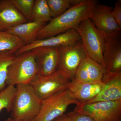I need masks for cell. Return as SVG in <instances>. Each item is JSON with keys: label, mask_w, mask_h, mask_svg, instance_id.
<instances>
[{"label": "cell", "mask_w": 121, "mask_h": 121, "mask_svg": "<svg viewBox=\"0 0 121 121\" xmlns=\"http://www.w3.org/2000/svg\"><path fill=\"white\" fill-rule=\"evenodd\" d=\"M98 4L96 0H83L62 15L52 18L40 30L36 40L55 36L71 29L76 30L82 21L90 17Z\"/></svg>", "instance_id": "cell-1"}, {"label": "cell", "mask_w": 121, "mask_h": 121, "mask_svg": "<svg viewBox=\"0 0 121 121\" xmlns=\"http://www.w3.org/2000/svg\"><path fill=\"white\" fill-rule=\"evenodd\" d=\"M11 111V118L17 121H32L40 109L41 101L30 84L16 86Z\"/></svg>", "instance_id": "cell-2"}, {"label": "cell", "mask_w": 121, "mask_h": 121, "mask_svg": "<svg viewBox=\"0 0 121 121\" xmlns=\"http://www.w3.org/2000/svg\"><path fill=\"white\" fill-rule=\"evenodd\" d=\"M38 75L32 51L16 55L8 69L6 86L29 84Z\"/></svg>", "instance_id": "cell-3"}, {"label": "cell", "mask_w": 121, "mask_h": 121, "mask_svg": "<svg viewBox=\"0 0 121 121\" xmlns=\"http://www.w3.org/2000/svg\"><path fill=\"white\" fill-rule=\"evenodd\" d=\"M87 57L106 69L103 58L104 40L89 18L81 22L76 29Z\"/></svg>", "instance_id": "cell-4"}, {"label": "cell", "mask_w": 121, "mask_h": 121, "mask_svg": "<svg viewBox=\"0 0 121 121\" xmlns=\"http://www.w3.org/2000/svg\"><path fill=\"white\" fill-rule=\"evenodd\" d=\"M79 103L68 89L60 91L41 101L39 114L32 121H53L64 114L70 105Z\"/></svg>", "instance_id": "cell-5"}, {"label": "cell", "mask_w": 121, "mask_h": 121, "mask_svg": "<svg viewBox=\"0 0 121 121\" xmlns=\"http://www.w3.org/2000/svg\"><path fill=\"white\" fill-rule=\"evenodd\" d=\"M73 111L89 115L95 121H121V100L79 103Z\"/></svg>", "instance_id": "cell-6"}, {"label": "cell", "mask_w": 121, "mask_h": 121, "mask_svg": "<svg viewBox=\"0 0 121 121\" xmlns=\"http://www.w3.org/2000/svg\"><path fill=\"white\" fill-rule=\"evenodd\" d=\"M58 52L57 71L71 81L80 63L87 57L82 41L59 47Z\"/></svg>", "instance_id": "cell-7"}, {"label": "cell", "mask_w": 121, "mask_h": 121, "mask_svg": "<svg viewBox=\"0 0 121 121\" xmlns=\"http://www.w3.org/2000/svg\"><path fill=\"white\" fill-rule=\"evenodd\" d=\"M71 80L56 71L46 76L37 75L29 84L41 101L57 92L68 89Z\"/></svg>", "instance_id": "cell-8"}, {"label": "cell", "mask_w": 121, "mask_h": 121, "mask_svg": "<svg viewBox=\"0 0 121 121\" xmlns=\"http://www.w3.org/2000/svg\"><path fill=\"white\" fill-rule=\"evenodd\" d=\"M113 9L106 5L98 4L89 17L103 35H110L121 32V28L113 16Z\"/></svg>", "instance_id": "cell-9"}, {"label": "cell", "mask_w": 121, "mask_h": 121, "mask_svg": "<svg viewBox=\"0 0 121 121\" xmlns=\"http://www.w3.org/2000/svg\"><path fill=\"white\" fill-rule=\"evenodd\" d=\"M121 32L110 35H102L104 40L103 58L106 70L109 72H121Z\"/></svg>", "instance_id": "cell-10"}, {"label": "cell", "mask_w": 121, "mask_h": 121, "mask_svg": "<svg viewBox=\"0 0 121 121\" xmlns=\"http://www.w3.org/2000/svg\"><path fill=\"white\" fill-rule=\"evenodd\" d=\"M102 82V87L99 94L85 103L121 100V72H111L107 71Z\"/></svg>", "instance_id": "cell-11"}, {"label": "cell", "mask_w": 121, "mask_h": 121, "mask_svg": "<svg viewBox=\"0 0 121 121\" xmlns=\"http://www.w3.org/2000/svg\"><path fill=\"white\" fill-rule=\"evenodd\" d=\"M33 52L38 69V75H51L56 72L59 61L58 47H40Z\"/></svg>", "instance_id": "cell-12"}, {"label": "cell", "mask_w": 121, "mask_h": 121, "mask_svg": "<svg viewBox=\"0 0 121 121\" xmlns=\"http://www.w3.org/2000/svg\"><path fill=\"white\" fill-rule=\"evenodd\" d=\"M80 40L81 39L77 30L71 29L55 36L41 39L36 40L31 43L25 45L20 48L15 55H17L40 47H59L74 43Z\"/></svg>", "instance_id": "cell-13"}, {"label": "cell", "mask_w": 121, "mask_h": 121, "mask_svg": "<svg viewBox=\"0 0 121 121\" xmlns=\"http://www.w3.org/2000/svg\"><path fill=\"white\" fill-rule=\"evenodd\" d=\"M106 71L105 68L87 57L80 63L72 80L82 83L101 82Z\"/></svg>", "instance_id": "cell-14"}, {"label": "cell", "mask_w": 121, "mask_h": 121, "mask_svg": "<svg viewBox=\"0 0 121 121\" xmlns=\"http://www.w3.org/2000/svg\"><path fill=\"white\" fill-rule=\"evenodd\" d=\"M27 22L11 0H0V31H6Z\"/></svg>", "instance_id": "cell-15"}, {"label": "cell", "mask_w": 121, "mask_h": 121, "mask_svg": "<svg viewBox=\"0 0 121 121\" xmlns=\"http://www.w3.org/2000/svg\"><path fill=\"white\" fill-rule=\"evenodd\" d=\"M102 86V82L82 83L72 80L68 89L79 103H84L96 97L101 90Z\"/></svg>", "instance_id": "cell-16"}, {"label": "cell", "mask_w": 121, "mask_h": 121, "mask_svg": "<svg viewBox=\"0 0 121 121\" xmlns=\"http://www.w3.org/2000/svg\"><path fill=\"white\" fill-rule=\"evenodd\" d=\"M47 24L45 22H27L6 31L21 39L27 45L36 40L39 32Z\"/></svg>", "instance_id": "cell-17"}, {"label": "cell", "mask_w": 121, "mask_h": 121, "mask_svg": "<svg viewBox=\"0 0 121 121\" xmlns=\"http://www.w3.org/2000/svg\"><path fill=\"white\" fill-rule=\"evenodd\" d=\"M26 45L19 38L6 31H0V52L9 51L15 52Z\"/></svg>", "instance_id": "cell-18"}, {"label": "cell", "mask_w": 121, "mask_h": 121, "mask_svg": "<svg viewBox=\"0 0 121 121\" xmlns=\"http://www.w3.org/2000/svg\"><path fill=\"white\" fill-rule=\"evenodd\" d=\"M52 19L46 0H35L31 21L47 23Z\"/></svg>", "instance_id": "cell-19"}, {"label": "cell", "mask_w": 121, "mask_h": 121, "mask_svg": "<svg viewBox=\"0 0 121 121\" xmlns=\"http://www.w3.org/2000/svg\"><path fill=\"white\" fill-rule=\"evenodd\" d=\"M83 0H46L51 16L55 18L62 15L72 6L78 4Z\"/></svg>", "instance_id": "cell-20"}, {"label": "cell", "mask_w": 121, "mask_h": 121, "mask_svg": "<svg viewBox=\"0 0 121 121\" xmlns=\"http://www.w3.org/2000/svg\"><path fill=\"white\" fill-rule=\"evenodd\" d=\"M16 56L15 52H0V92L7 87L6 82L8 69Z\"/></svg>", "instance_id": "cell-21"}, {"label": "cell", "mask_w": 121, "mask_h": 121, "mask_svg": "<svg viewBox=\"0 0 121 121\" xmlns=\"http://www.w3.org/2000/svg\"><path fill=\"white\" fill-rule=\"evenodd\" d=\"M15 92L16 87L12 86H7L0 92V112L4 109L10 112Z\"/></svg>", "instance_id": "cell-22"}, {"label": "cell", "mask_w": 121, "mask_h": 121, "mask_svg": "<svg viewBox=\"0 0 121 121\" xmlns=\"http://www.w3.org/2000/svg\"><path fill=\"white\" fill-rule=\"evenodd\" d=\"M35 0H11L18 11L28 22L31 21V15Z\"/></svg>", "instance_id": "cell-23"}, {"label": "cell", "mask_w": 121, "mask_h": 121, "mask_svg": "<svg viewBox=\"0 0 121 121\" xmlns=\"http://www.w3.org/2000/svg\"><path fill=\"white\" fill-rule=\"evenodd\" d=\"M71 121H95L91 117L86 115L72 111L67 114Z\"/></svg>", "instance_id": "cell-24"}, {"label": "cell", "mask_w": 121, "mask_h": 121, "mask_svg": "<svg viewBox=\"0 0 121 121\" xmlns=\"http://www.w3.org/2000/svg\"><path fill=\"white\" fill-rule=\"evenodd\" d=\"M113 16L118 26L121 28V1H118L115 3L112 9Z\"/></svg>", "instance_id": "cell-25"}, {"label": "cell", "mask_w": 121, "mask_h": 121, "mask_svg": "<svg viewBox=\"0 0 121 121\" xmlns=\"http://www.w3.org/2000/svg\"><path fill=\"white\" fill-rule=\"evenodd\" d=\"M53 121H71L69 117L67 114H64L61 116H60Z\"/></svg>", "instance_id": "cell-26"}, {"label": "cell", "mask_w": 121, "mask_h": 121, "mask_svg": "<svg viewBox=\"0 0 121 121\" xmlns=\"http://www.w3.org/2000/svg\"><path fill=\"white\" fill-rule=\"evenodd\" d=\"M5 121H17V120H15V119H13V118H9L8 119L5 120Z\"/></svg>", "instance_id": "cell-27"}]
</instances>
